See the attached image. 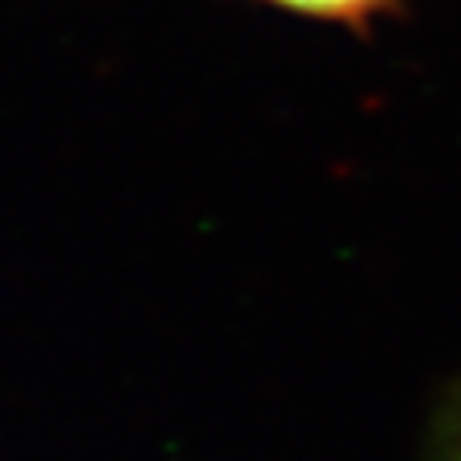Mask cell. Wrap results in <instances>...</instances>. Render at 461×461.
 I'll return each instance as SVG.
<instances>
[{
	"label": "cell",
	"mask_w": 461,
	"mask_h": 461,
	"mask_svg": "<svg viewBox=\"0 0 461 461\" xmlns=\"http://www.w3.org/2000/svg\"><path fill=\"white\" fill-rule=\"evenodd\" d=\"M280 11H291L314 21H331V24H346V28H373L379 17L396 11L400 0H264Z\"/></svg>",
	"instance_id": "cell-1"
},
{
	"label": "cell",
	"mask_w": 461,
	"mask_h": 461,
	"mask_svg": "<svg viewBox=\"0 0 461 461\" xmlns=\"http://www.w3.org/2000/svg\"><path fill=\"white\" fill-rule=\"evenodd\" d=\"M428 461H461V390H451L438 407Z\"/></svg>",
	"instance_id": "cell-2"
}]
</instances>
